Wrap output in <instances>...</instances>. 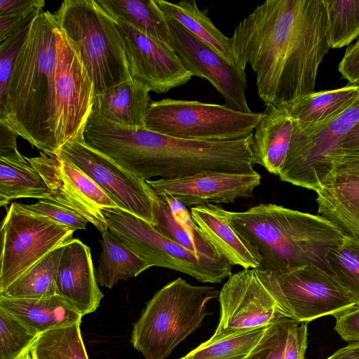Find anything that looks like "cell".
I'll return each instance as SVG.
<instances>
[{
	"label": "cell",
	"instance_id": "cell-1",
	"mask_svg": "<svg viewBox=\"0 0 359 359\" xmlns=\"http://www.w3.org/2000/svg\"><path fill=\"white\" fill-rule=\"evenodd\" d=\"M229 41L238 67L249 65L265 107L314 92L331 48L325 0H268L236 26Z\"/></svg>",
	"mask_w": 359,
	"mask_h": 359
},
{
	"label": "cell",
	"instance_id": "cell-2",
	"mask_svg": "<svg viewBox=\"0 0 359 359\" xmlns=\"http://www.w3.org/2000/svg\"><path fill=\"white\" fill-rule=\"evenodd\" d=\"M57 29L54 13L36 15L0 100L1 121L41 152L56 155Z\"/></svg>",
	"mask_w": 359,
	"mask_h": 359
},
{
	"label": "cell",
	"instance_id": "cell-3",
	"mask_svg": "<svg viewBox=\"0 0 359 359\" xmlns=\"http://www.w3.org/2000/svg\"><path fill=\"white\" fill-rule=\"evenodd\" d=\"M226 213L230 224L253 249L258 268L277 275L306 265L330 273L327 255L345 236L319 215L273 203Z\"/></svg>",
	"mask_w": 359,
	"mask_h": 359
},
{
	"label": "cell",
	"instance_id": "cell-4",
	"mask_svg": "<svg viewBox=\"0 0 359 359\" xmlns=\"http://www.w3.org/2000/svg\"><path fill=\"white\" fill-rule=\"evenodd\" d=\"M252 134L233 141H195L140 128L129 146L130 171L145 181L208 172L255 171Z\"/></svg>",
	"mask_w": 359,
	"mask_h": 359
},
{
	"label": "cell",
	"instance_id": "cell-5",
	"mask_svg": "<svg viewBox=\"0 0 359 359\" xmlns=\"http://www.w3.org/2000/svg\"><path fill=\"white\" fill-rule=\"evenodd\" d=\"M54 14L93 83L94 95L132 79L116 21L97 0H66Z\"/></svg>",
	"mask_w": 359,
	"mask_h": 359
},
{
	"label": "cell",
	"instance_id": "cell-6",
	"mask_svg": "<svg viewBox=\"0 0 359 359\" xmlns=\"http://www.w3.org/2000/svg\"><path fill=\"white\" fill-rule=\"evenodd\" d=\"M219 292L177 278L158 290L133 324L130 342L145 359H164L210 314L207 304Z\"/></svg>",
	"mask_w": 359,
	"mask_h": 359
},
{
	"label": "cell",
	"instance_id": "cell-7",
	"mask_svg": "<svg viewBox=\"0 0 359 359\" xmlns=\"http://www.w3.org/2000/svg\"><path fill=\"white\" fill-rule=\"evenodd\" d=\"M262 114L242 112L225 104L165 98L151 102L144 126L183 140L233 141L251 135Z\"/></svg>",
	"mask_w": 359,
	"mask_h": 359
},
{
	"label": "cell",
	"instance_id": "cell-8",
	"mask_svg": "<svg viewBox=\"0 0 359 359\" xmlns=\"http://www.w3.org/2000/svg\"><path fill=\"white\" fill-rule=\"evenodd\" d=\"M219 320L210 344L289 318L278 276L259 268L231 273L219 293Z\"/></svg>",
	"mask_w": 359,
	"mask_h": 359
},
{
	"label": "cell",
	"instance_id": "cell-9",
	"mask_svg": "<svg viewBox=\"0 0 359 359\" xmlns=\"http://www.w3.org/2000/svg\"><path fill=\"white\" fill-rule=\"evenodd\" d=\"M101 212L111 234L151 267L174 270L201 283H220L232 273L226 259L198 257L128 211L102 208Z\"/></svg>",
	"mask_w": 359,
	"mask_h": 359
},
{
	"label": "cell",
	"instance_id": "cell-10",
	"mask_svg": "<svg viewBox=\"0 0 359 359\" xmlns=\"http://www.w3.org/2000/svg\"><path fill=\"white\" fill-rule=\"evenodd\" d=\"M74 231L12 203L1 228L0 293L52 250L72 240Z\"/></svg>",
	"mask_w": 359,
	"mask_h": 359
},
{
	"label": "cell",
	"instance_id": "cell-11",
	"mask_svg": "<svg viewBox=\"0 0 359 359\" xmlns=\"http://www.w3.org/2000/svg\"><path fill=\"white\" fill-rule=\"evenodd\" d=\"M359 121V100L333 120L311 130L294 126L279 178L316 192L330 172L341 142Z\"/></svg>",
	"mask_w": 359,
	"mask_h": 359
},
{
	"label": "cell",
	"instance_id": "cell-12",
	"mask_svg": "<svg viewBox=\"0 0 359 359\" xmlns=\"http://www.w3.org/2000/svg\"><path fill=\"white\" fill-rule=\"evenodd\" d=\"M58 156L86 173L123 210L156 225L154 203L157 195L147 181L126 170L113 160L91 148L82 136L65 144Z\"/></svg>",
	"mask_w": 359,
	"mask_h": 359
},
{
	"label": "cell",
	"instance_id": "cell-13",
	"mask_svg": "<svg viewBox=\"0 0 359 359\" xmlns=\"http://www.w3.org/2000/svg\"><path fill=\"white\" fill-rule=\"evenodd\" d=\"M56 128L59 149L82 136L93 109L94 86L74 47L58 27L56 43Z\"/></svg>",
	"mask_w": 359,
	"mask_h": 359
},
{
	"label": "cell",
	"instance_id": "cell-14",
	"mask_svg": "<svg viewBox=\"0 0 359 359\" xmlns=\"http://www.w3.org/2000/svg\"><path fill=\"white\" fill-rule=\"evenodd\" d=\"M27 158L50 189L48 200L79 214L101 233L108 230L101 208L118 207L86 173L56 154L41 152L39 156Z\"/></svg>",
	"mask_w": 359,
	"mask_h": 359
},
{
	"label": "cell",
	"instance_id": "cell-15",
	"mask_svg": "<svg viewBox=\"0 0 359 359\" xmlns=\"http://www.w3.org/2000/svg\"><path fill=\"white\" fill-rule=\"evenodd\" d=\"M166 19L171 46L192 76L207 79L223 96L226 106L242 112H252L245 96V70L229 64L177 21Z\"/></svg>",
	"mask_w": 359,
	"mask_h": 359
},
{
	"label": "cell",
	"instance_id": "cell-16",
	"mask_svg": "<svg viewBox=\"0 0 359 359\" xmlns=\"http://www.w3.org/2000/svg\"><path fill=\"white\" fill-rule=\"evenodd\" d=\"M278 276L289 318L298 322L336 317L357 306L334 276L319 266L306 265Z\"/></svg>",
	"mask_w": 359,
	"mask_h": 359
},
{
	"label": "cell",
	"instance_id": "cell-17",
	"mask_svg": "<svg viewBox=\"0 0 359 359\" xmlns=\"http://www.w3.org/2000/svg\"><path fill=\"white\" fill-rule=\"evenodd\" d=\"M114 19L122 37L133 81L149 91L165 93L191 80V74L172 48L147 36L123 20Z\"/></svg>",
	"mask_w": 359,
	"mask_h": 359
},
{
	"label": "cell",
	"instance_id": "cell-18",
	"mask_svg": "<svg viewBox=\"0 0 359 359\" xmlns=\"http://www.w3.org/2000/svg\"><path fill=\"white\" fill-rule=\"evenodd\" d=\"M262 177L251 172H208L187 177L147 180L156 195L167 194L187 208L227 203L250 198L260 185Z\"/></svg>",
	"mask_w": 359,
	"mask_h": 359
},
{
	"label": "cell",
	"instance_id": "cell-19",
	"mask_svg": "<svg viewBox=\"0 0 359 359\" xmlns=\"http://www.w3.org/2000/svg\"><path fill=\"white\" fill-rule=\"evenodd\" d=\"M318 215L359 238V149L341 153L316 191Z\"/></svg>",
	"mask_w": 359,
	"mask_h": 359
},
{
	"label": "cell",
	"instance_id": "cell-20",
	"mask_svg": "<svg viewBox=\"0 0 359 359\" xmlns=\"http://www.w3.org/2000/svg\"><path fill=\"white\" fill-rule=\"evenodd\" d=\"M56 290L57 294L83 316L96 311L104 297L95 277L90 249L78 238L64 245Z\"/></svg>",
	"mask_w": 359,
	"mask_h": 359
},
{
	"label": "cell",
	"instance_id": "cell-21",
	"mask_svg": "<svg viewBox=\"0 0 359 359\" xmlns=\"http://www.w3.org/2000/svg\"><path fill=\"white\" fill-rule=\"evenodd\" d=\"M262 113L252 137L255 162L279 176L292 140L294 120L287 104L269 105Z\"/></svg>",
	"mask_w": 359,
	"mask_h": 359
},
{
	"label": "cell",
	"instance_id": "cell-22",
	"mask_svg": "<svg viewBox=\"0 0 359 359\" xmlns=\"http://www.w3.org/2000/svg\"><path fill=\"white\" fill-rule=\"evenodd\" d=\"M196 225L217 252L232 266L256 269L259 261L248 243L233 228L222 207L207 204L191 208Z\"/></svg>",
	"mask_w": 359,
	"mask_h": 359
},
{
	"label": "cell",
	"instance_id": "cell-23",
	"mask_svg": "<svg viewBox=\"0 0 359 359\" xmlns=\"http://www.w3.org/2000/svg\"><path fill=\"white\" fill-rule=\"evenodd\" d=\"M0 308L37 335L50 330L81 323L83 317L57 294L40 299H11L0 296Z\"/></svg>",
	"mask_w": 359,
	"mask_h": 359
},
{
	"label": "cell",
	"instance_id": "cell-24",
	"mask_svg": "<svg viewBox=\"0 0 359 359\" xmlns=\"http://www.w3.org/2000/svg\"><path fill=\"white\" fill-rule=\"evenodd\" d=\"M359 100V84L313 92L288 104L294 126L311 130L333 120Z\"/></svg>",
	"mask_w": 359,
	"mask_h": 359
},
{
	"label": "cell",
	"instance_id": "cell-25",
	"mask_svg": "<svg viewBox=\"0 0 359 359\" xmlns=\"http://www.w3.org/2000/svg\"><path fill=\"white\" fill-rule=\"evenodd\" d=\"M150 101L149 89L130 79L94 95L93 109L119 125L144 128Z\"/></svg>",
	"mask_w": 359,
	"mask_h": 359
},
{
	"label": "cell",
	"instance_id": "cell-26",
	"mask_svg": "<svg viewBox=\"0 0 359 359\" xmlns=\"http://www.w3.org/2000/svg\"><path fill=\"white\" fill-rule=\"evenodd\" d=\"M155 1L166 18L177 21L229 64L239 67L233 57L229 38L215 26L207 12L201 11L194 0H183L177 3L164 0Z\"/></svg>",
	"mask_w": 359,
	"mask_h": 359
},
{
	"label": "cell",
	"instance_id": "cell-27",
	"mask_svg": "<svg viewBox=\"0 0 359 359\" xmlns=\"http://www.w3.org/2000/svg\"><path fill=\"white\" fill-rule=\"evenodd\" d=\"M102 251L95 277L99 285L111 288L119 280L136 277L151 267L108 230L101 233Z\"/></svg>",
	"mask_w": 359,
	"mask_h": 359
},
{
	"label": "cell",
	"instance_id": "cell-28",
	"mask_svg": "<svg viewBox=\"0 0 359 359\" xmlns=\"http://www.w3.org/2000/svg\"><path fill=\"white\" fill-rule=\"evenodd\" d=\"M97 1L112 18L123 20L147 36L172 48L167 19L155 0Z\"/></svg>",
	"mask_w": 359,
	"mask_h": 359
},
{
	"label": "cell",
	"instance_id": "cell-29",
	"mask_svg": "<svg viewBox=\"0 0 359 359\" xmlns=\"http://www.w3.org/2000/svg\"><path fill=\"white\" fill-rule=\"evenodd\" d=\"M64 245L54 249L27 270L1 292L0 296L11 299H40L57 294L56 278Z\"/></svg>",
	"mask_w": 359,
	"mask_h": 359
},
{
	"label": "cell",
	"instance_id": "cell-30",
	"mask_svg": "<svg viewBox=\"0 0 359 359\" xmlns=\"http://www.w3.org/2000/svg\"><path fill=\"white\" fill-rule=\"evenodd\" d=\"M51 191L39 172L29 163L0 159V205L12 200L32 198L49 199Z\"/></svg>",
	"mask_w": 359,
	"mask_h": 359
},
{
	"label": "cell",
	"instance_id": "cell-31",
	"mask_svg": "<svg viewBox=\"0 0 359 359\" xmlns=\"http://www.w3.org/2000/svg\"><path fill=\"white\" fill-rule=\"evenodd\" d=\"M80 324L39 334L32 346L35 359H88Z\"/></svg>",
	"mask_w": 359,
	"mask_h": 359
},
{
	"label": "cell",
	"instance_id": "cell-32",
	"mask_svg": "<svg viewBox=\"0 0 359 359\" xmlns=\"http://www.w3.org/2000/svg\"><path fill=\"white\" fill-rule=\"evenodd\" d=\"M326 260L330 273L359 306V238L345 235Z\"/></svg>",
	"mask_w": 359,
	"mask_h": 359
},
{
	"label": "cell",
	"instance_id": "cell-33",
	"mask_svg": "<svg viewBox=\"0 0 359 359\" xmlns=\"http://www.w3.org/2000/svg\"><path fill=\"white\" fill-rule=\"evenodd\" d=\"M154 213L156 225L153 226L163 236L198 257L224 258L208 241L197 239L177 222L163 195H157L154 203Z\"/></svg>",
	"mask_w": 359,
	"mask_h": 359
},
{
	"label": "cell",
	"instance_id": "cell-34",
	"mask_svg": "<svg viewBox=\"0 0 359 359\" xmlns=\"http://www.w3.org/2000/svg\"><path fill=\"white\" fill-rule=\"evenodd\" d=\"M332 48H340L359 36V0H325Z\"/></svg>",
	"mask_w": 359,
	"mask_h": 359
},
{
	"label": "cell",
	"instance_id": "cell-35",
	"mask_svg": "<svg viewBox=\"0 0 359 359\" xmlns=\"http://www.w3.org/2000/svg\"><path fill=\"white\" fill-rule=\"evenodd\" d=\"M266 327L253 330L210 344H200L184 359H244L257 345Z\"/></svg>",
	"mask_w": 359,
	"mask_h": 359
},
{
	"label": "cell",
	"instance_id": "cell-36",
	"mask_svg": "<svg viewBox=\"0 0 359 359\" xmlns=\"http://www.w3.org/2000/svg\"><path fill=\"white\" fill-rule=\"evenodd\" d=\"M37 337L15 317L0 308V359H17Z\"/></svg>",
	"mask_w": 359,
	"mask_h": 359
},
{
	"label": "cell",
	"instance_id": "cell-37",
	"mask_svg": "<svg viewBox=\"0 0 359 359\" xmlns=\"http://www.w3.org/2000/svg\"><path fill=\"white\" fill-rule=\"evenodd\" d=\"M296 321L282 318L266 327L259 342L244 359H283L289 330Z\"/></svg>",
	"mask_w": 359,
	"mask_h": 359
},
{
	"label": "cell",
	"instance_id": "cell-38",
	"mask_svg": "<svg viewBox=\"0 0 359 359\" xmlns=\"http://www.w3.org/2000/svg\"><path fill=\"white\" fill-rule=\"evenodd\" d=\"M35 17L28 19L8 39L0 43V100L6 94L18 54Z\"/></svg>",
	"mask_w": 359,
	"mask_h": 359
},
{
	"label": "cell",
	"instance_id": "cell-39",
	"mask_svg": "<svg viewBox=\"0 0 359 359\" xmlns=\"http://www.w3.org/2000/svg\"><path fill=\"white\" fill-rule=\"evenodd\" d=\"M21 205L31 212L48 217L74 231L86 229L87 224L89 223L79 214L50 200L42 199L33 204Z\"/></svg>",
	"mask_w": 359,
	"mask_h": 359
},
{
	"label": "cell",
	"instance_id": "cell-40",
	"mask_svg": "<svg viewBox=\"0 0 359 359\" xmlns=\"http://www.w3.org/2000/svg\"><path fill=\"white\" fill-rule=\"evenodd\" d=\"M308 323L296 321L289 330L283 359H304L308 345Z\"/></svg>",
	"mask_w": 359,
	"mask_h": 359
},
{
	"label": "cell",
	"instance_id": "cell-41",
	"mask_svg": "<svg viewBox=\"0 0 359 359\" xmlns=\"http://www.w3.org/2000/svg\"><path fill=\"white\" fill-rule=\"evenodd\" d=\"M334 330L348 342H359V306H356L334 317Z\"/></svg>",
	"mask_w": 359,
	"mask_h": 359
},
{
	"label": "cell",
	"instance_id": "cell-42",
	"mask_svg": "<svg viewBox=\"0 0 359 359\" xmlns=\"http://www.w3.org/2000/svg\"><path fill=\"white\" fill-rule=\"evenodd\" d=\"M18 136L14 130L0 121V159L13 163H23L27 161L18 150Z\"/></svg>",
	"mask_w": 359,
	"mask_h": 359
},
{
	"label": "cell",
	"instance_id": "cell-43",
	"mask_svg": "<svg viewBox=\"0 0 359 359\" xmlns=\"http://www.w3.org/2000/svg\"><path fill=\"white\" fill-rule=\"evenodd\" d=\"M338 71L348 84H359V39L347 46Z\"/></svg>",
	"mask_w": 359,
	"mask_h": 359
},
{
	"label": "cell",
	"instance_id": "cell-44",
	"mask_svg": "<svg viewBox=\"0 0 359 359\" xmlns=\"http://www.w3.org/2000/svg\"><path fill=\"white\" fill-rule=\"evenodd\" d=\"M42 8H38L24 14L0 17V43L4 41L28 19L36 16Z\"/></svg>",
	"mask_w": 359,
	"mask_h": 359
},
{
	"label": "cell",
	"instance_id": "cell-45",
	"mask_svg": "<svg viewBox=\"0 0 359 359\" xmlns=\"http://www.w3.org/2000/svg\"><path fill=\"white\" fill-rule=\"evenodd\" d=\"M44 5L43 0H0V17L27 13Z\"/></svg>",
	"mask_w": 359,
	"mask_h": 359
},
{
	"label": "cell",
	"instance_id": "cell-46",
	"mask_svg": "<svg viewBox=\"0 0 359 359\" xmlns=\"http://www.w3.org/2000/svg\"><path fill=\"white\" fill-rule=\"evenodd\" d=\"M359 149V121L346 135L340 144L338 154Z\"/></svg>",
	"mask_w": 359,
	"mask_h": 359
},
{
	"label": "cell",
	"instance_id": "cell-47",
	"mask_svg": "<svg viewBox=\"0 0 359 359\" xmlns=\"http://www.w3.org/2000/svg\"><path fill=\"white\" fill-rule=\"evenodd\" d=\"M326 359H359V342L339 348Z\"/></svg>",
	"mask_w": 359,
	"mask_h": 359
},
{
	"label": "cell",
	"instance_id": "cell-48",
	"mask_svg": "<svg viewBox=\"0 0 359 359\" xmlns=\"http://www.w3.org/2000/svg\"><path fill=\"white\" fill-rule=\"evenodd\" d=\"M32 346L26 349L17 359H35L32 353Z\"/></svg>",
	"mask_w": 359,
	"mask_h": 359
},
{
	"label": "cell",
	"instance_id": "cell-49",
	"mask_svg": "<svg viewBox=\"0 0 359 359\" xmlns=\"http://www.w3.org/2000/svg\"><path fill=\"white\" fill-rule=\"evenodd\" d=\"M178 359H184L183 358H178Z\"/></svg>",
	"mask_w": 359,
	"mask_h": 359
}]
</instances>
